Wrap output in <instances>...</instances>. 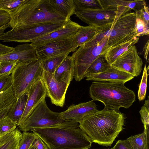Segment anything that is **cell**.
Returning <instances> with one entry per match:
<instances>
[{
	"label": "cell",
	"instance_id": "obj_1",
	"mask_svg": "<svg viewBox=\"0 0 149 149\" xmlns=\"http://www.w3.org/2000/svg\"><path fill=\"white\" fill-rule=\"evenodd\" d=\"M125 117L119 111L104 109L85 117L79 127L93 142L111 146L123 130Z\"/></svg>",
	"mask_w": 149,
	"mask_h": 149
},
{
	"label": "cell",
	"instance_id": "obj_2",
	"mask_svg": "<svg viewBox=\"0 0 149 149\" xmlns=\"http://www.w3.org/2000/svg\"><path fill=\"white\" fill-rule=\"evenodd\" d=\"M73 120L31 131L39 137L48 149H88L93 142Z\"/></svg>",
	"mask_w": 149,
	"mask_h": 149
},
{
	"label": "cell",
	"instance_id": "obj_3",
	"mask_svg": "<svg viewBox=\"0 0 149 149\" xmlns=\"http://www.w3.org/2000/svg\"><path fill=\"white\" fill-rule=\"evenodd\" d=\"M8 25L12 29L20 28L45 23L68 22L53 7L49 0H26L9 13Z\"/></svg>",
	"mask_w": 149,
	"mask_h": 149
},
{
	"label": "cell",
	"instance_id": "obj_4",
	"mask_svg": "<svg viewBox=\"0 0 149 149\" xmlns=\"http://www.w3.org/2000/svg\"><path fill=\"white\" fill-rule=\"evenodd\" d=\"M123 82L94 81L89 88L90 97L104 105V109L119 111L121 107L127 109L136 100L134 92Z\"/></svg>",
	"mask_w": 149,
	"mask_h": 149
},
{
	"label": "cell",
	"instance_id": "obj_5",
	"mask_svg": "<svg viewBox=\"0 0 149 149\" xmlns=\"http://www.w3.org/2000/svg\"><path fill=\"white\" fill-rule=\"evenodd\" d=\"M42 71L41 61L38 60L17 64L11 74L16 99L28 92L35 82L41 77Z\"/></svg>",
	"mask_w": 149,
	"mask_h": 149
},
{
	"label": "cell",
	"instance_id": "obj_6",
	"mask_svg": "<svg viewBox=\"0 0 149 149\" xmlns=\"http://www.w3.org/2000/svg\"><path fill=\"white\" fill-rule=\"evenodd\" d=\"M107 37L94 45L84 44L73 53L72 56L74 62V78L80 81L85 77L86 72L94 60L100 55L105 54L107 51Z\"/></svg>",
	"mask_w": 149,
	"mask_h": 149
},
{
	"label": "cell",
	"instance_id": "obj_7",
	"mask_svg": "<svg viewBox=\"0 0 149 149\" xmlns=\"http://www.w3.org/2000/svg\"><path fill=\"white\" fill-rule=\"evenodd\" d=\"M66 22L43 23L24 28L12 29L1 35L0 40L3 42H31L60 28Z\"/></svg>",
	"mask_w": 149,
	"mask_h": 149
},
{
	"label": "cell",
	"instance_id": "obj_8",
	"mask_svg": "<svg viewBox=\"0 0 149 149\" xmlns=\"http://www.w3.org/2000/svg\"><path fill=\"white\" fill-rule=\"evenodd\" d=\"M65 120L62 118L61 112H55L49 108L45 98L18 128L20 131L28 132L57 125Z\"/></svg>",
	"mask_w": 149,
	"mask_h": 149
},
{
	"label": "cell",
	"instance_id": "obj_9",
	"mask_svg": "<svg viewBox=\"0 0 149 149\" xmlns=\"http://www.w3.org/2000/svg\"><path fill=\"white\" fill-rule=\"evenodd\" d=\"M136 19L135 13H128L119 17L113 23L106 35L107 51L137 37L134 31Z\"/></svg>",
	"mask_w": 149,
	"mask_h": 149
},
{
	"label": "cell",
	"instance_id": "obj_10",
	"mask_svg": "<svg viewBox=\"0 0 149 149\" xmlns=\"http://www.w3.org/2000/svg\"><path fill=\"white\" fill-rule=\"evenodd\" d=\"M74 14L88 25L102 26L113 23L117 19V9L112 7L92 9L77 6Z\"/></svg>",
	"mask_w": 149,
	"mask_h": 149
},
{
	"label": "cell",
	"instance_id": "obj_11",
	"mask_svg": "<svg viewBox=\"0 0 149 149\" xmlns=\"http://www.w3.org/2000/svg\"><path fill=\"white\" fill-rule=\"evenodd\" d=\"M143 65L142 60L134 45L120 55L111 65L134 77L140 74Z\"/></svg>",
	"mask_w": 149,
	"mask_h": 149
},
{
	"label": "cell",
	"instance_id": "obj_12",
	"mask_svg": "<svg viewBox=\"0 0 149 149\" xmlns=\"http://www.w3.org/2000/svg\"><path fill=\"white\" fill-rule=\"evenodd\" d=\"M41 78L46 90L47 96L49 97L52 103L57 106L63 107L69 84L57 81L53 74L42 70Z\"/></svg>",
	"mask_w": 149,
	"mask_h": 149
},
{
	"label": "cell",
	"instance_id": "obj_13",
	"mask_svg": "<svg viewBox=\"0 0 149 149\" xmlns=\"http://www.w3.org/2000/svg\"><path fill=\"white\" fill-rule=\"evenodd\" d=\"M81 26L70 19L60 28L34 39L30 44L36 49L49 42L72 38Z\"/></svg>",
	"mask_w": 149,
	"mask_h": 149
},
{
	"label": "cell",
	"instance_id": "obj_14",
	"mask_svg": "<svg viewBox=\"0 0 149 149\" xmlns=\"http://www.w3.org/2000/svg\"><path fill=\"white\" fill-rule=\"evenodd\" d=\"M72 38L47 43L36 49L38 60L41 61L47 58L63 54L68 55L74 52Z\"/></svg>",
	"mask_w": 149,
	"mask_h": 149
},
{
	"label": "cell",
	"instance_id": "obj_15",
	"mask_svg": "<svg viewBox=\"0 0 149 149\" xmlns=\"http://www.w3.org/2000/svg\"><path fill=\"white\" fill-rule=\"evenodd\" d=\"M28 93L26 107L18 126L22 124L26 120L34 110L47 96L46 90L41 77L33 84Z\"/></svg>",
	"mask_w": 149,
	"mask_h": 149
},
{
	"label": "cell",
	"instance_id": "obj_16",
	"mask_svg": "<svg viewBox=\"0 0 149 149\" xmlns=\"http://www.w3.org/2000/svg\"><path fill=\"white\" fill-rule=\"evenodd\" d=\"M97 111V106L92 100L76 105L72 104L61 112V116L65 120H74L79 124L85 117Z\"/></svg>",
	"mask_w": 149,
	"mask_h": 149
},
{
	"label": "cell",
	"instance_id": "obj_17",
	"mask_svg": "<svg viewBox=\"0 0 149 149\" xmlns=\"http://www.w3.org/2000/svg\"><path fill=\"white\" fill-rule=\"evenodd\" d=\"M87 81L125 83L133 79L131 74L120 70L112 66L105 71L97 74L89 75L86 77Z\"/></svg>",
	"mask_w": 149,
	"mask_h": 149
},
{
	"label": "cell",
	"instance_id": "obj_18",
	"mask_svg": "<svg viewBox=\"0 0 149 149\" xmlns=\"http://www.w3.org/2000/svg\"><path fill=\"white\" fill-rule=\"evenodd\" d=\"M38 60L36 49L28 43L17 45L12 51L0 56V61L18 60L20 62Z\"/></svg>",
	"mask_w": 149,
	"mask_h": 149
},
{
	"label": "cell",
	"instance_id": "obj_19",
	"mask_svg": "<svg viewBox=\"0 0 149 149\" xmlns=\"http://www.w3.org/2000/svg\"><path fill=\"white\" fill-rule=\"evenodd\" d=\"M103 8L112 7L117 9V18L126 14L132 10L138 12L146 6L144 0L124 1L121 0H100Z\"/></svg>",
	"mask_w": 149,
	"mask_h": 149
},
{
	"label": "cell",
	"instance_id": "obj_20",
	"mask_svg": "<svg viewBox=\"0 0 149 149\" xmlns=\"http://www.w3.org/2000/svg\"><path fill=\"white\" fill-rule=\"evenodd\" d=\"M106 25L101 26L94 25L85 26H81L72 38L74 52L77 49L78 47L83 45L92 39Z\"/></svg>",
	"mask_w": 149,
	"mask_h": 149
},
{
	"label": "cell",
	"instance_id": "obj_21",
	"mask_svg": "<svg viewBox=\"0 0 149 149\" xmlns=\"http://www.w3.org/2000/svg\"><path fill=\"white\" fill-rule=\"evenodd\" d=\"M74 62L71 56H67L53 74L57 81L69 84L74 77Z\"/></svg>",
	"mask_w": 149,
	"mask_h": 149
},
{
	"label": "cell",
	"instance_id": "obj_22",
	"mask_svg": "<svg viewBox=\"0 0 149 149\" xmlns=\"http://www.w3.org/2000/svg\"><path fill=\"white\" fill-rule=\"evenodd\" d=\"M28 96L27 92L16 99L7 114L6 116L13 121L17 126L24 111Z\"/></svg>",
	"mask_w": 149,
	"mask_h": 149
},
{
	"label": "cell",
	"instance_id": "obj_23",
	"mask_svg": "<svg viewBox=\"0 0 149 149\" xmlns=\"http://www.w3.org/2000/svg\"><path fill=\"white\" fill-rule=\"evenodd\" d=\"M139 39V37H134L129 41L109 49L105 54L106 58L109 64L111 65L122 53L137 43Z\"/></svg>",
	"mask_w": 149,
	"mask_h": 149
},
{
	"label": "cell",
	"instance_id": "obj_24",
	"mask_svg": "<svg viewBox=\"0 0 149 149\" xmlns=\"http://www.w3.org/2000/svg\"><path fill=\"white\" fill-rule=\"evenodd\" d=\"M54 8L68 20L74 14L77 6L73 0H49Z\"/></svg>",
	"mask_w": 149,
	"mask_h": 149
},
{
	"label": "cell",
	"instance_id": "obj_25",
	"mask_svg": "<svg viewBox=\"0 0 149 149\" xmlns=\"http://www.w3.org/2000/svg\"><path fill=\"white\" fill-rule=\"evenodd\" d=\"M22 137V133L18 128L0 137V149H18Z\"/></svg>",
	"mask_w": 149,
	"mask_h": 149
},
{
	"label": "cell",
	"instance_id": "obj_26",
	"mask_svg": "<svg viewBox=\"0 0 149 149\" xmlns=\"http://www.w3.org/2000/svg\"><path fill=\"white\" fill-rule=\"evenodd\" d=\"M16 100L12 86L0 93V118L6 116Z\"/></svg>",
	"mask_w": 149,
	"mask_h": 149
},
{
	"label": "cell",
	"instance_id": "obj_27",
	"mask_svg": "<svg viewBox=\"0 0 149 149\" xmlns=\"http://www.w3.org/2000/svg\"><path fill=\"white\" fill-rule=\"evenodd\" d=\"M111 65L107 60L105 54L99 55L88 68L85 77L89 75L102 72L109 68Z\"/></svg>",
	"mask_w": 149,
	"mask_h": 149
},
{
	"label": "cell",
	"instance_id": "obj_28",
	"mask_svg": "<svg viewBox=\"0 0 149 149\" xmlns=\"http://www.w3.org/2000/svg\"><path fill=\"white\" fill-rule=\"evenodd\" d=\"M149 127L141 134L132 136L127 139L133 149H149Z\"/></svg>",
	"mask_w": 149,
	"mask_h": 149
},
{
	"label": "cell",
	"instance_id": "obj_29",
	"mask_svg": "<svg viewBox=\"0 0 149 149\" xmlns=\"http://www.w3.org/2000/svg\"><path fill=\"white\" fill-rule=\"evenodd\" d=\"M63 54L47 58L41 61L42 70L54 74L55 71L68 56Z\"/></svg>",
	"mask_w": 149,
	"mask_h": 149
},
{
	"label": "cell",
	"instance_id": "obj_30",
	"mask_svg": "<svg viewBox=\"0 0 149 149\" xmlns=\"http://www.w3.org/2000/svg\"><path fill=\"white\" fill-rule=\"evenodd\" d=\"M17 126L16 124L7 116L0 118V137L13 132Z\"/></svg>",
	"mask_w": 149,
	"mask_h": 149
},
{
	"label": "cell",
	"instance_id": "obj_31",
	"mask_svg": "<svg viewBox=\"0 0 149 149\" xmlns=\"http://www.w3.org/2000/svg\"><path fill=\"white\" fill-rule=\"evenodd\" d=\"M37 136L33 132H23L22 138L19 143L18 149H30Z\"/></svg>",
	"mask_w": 149,
	"mask_h": 149
},
{
	"label": "cell",
	"instance_id": "obj_32",
	"mask_svg": "<svg viewBox=\"0 0 149 149\" xmlns=\"http://www.w3.org/2000/svg\"><path fill=\"white\" fill-rule=\"evenodd\" d=\"M148 69V66L147 67L146 64L144 68L141 81L139 85L138 97L140 101L143 100L145 98L147 88V80L149 74L147 73Z\"/></svg>",
	"mask_w": 149,
	"mask_h": 149
},
{
	"label": "cell",
	"instance_id": "obj_33",
	"mask_svg": "<svg viewBox=\"0 0 149 149\" xmlns=\"http://www.w3.org/2000/svg\"><path fill=\"white\" fill-rule=\"evenodd\" d=\"M26 0H0V9L8 13L24 3Z\"/></svg>",
	"mask_w": 149,
	"mask_h": 149
},
{
	"label": "cell",
	"instance_id": "obj_34",
	"mask_svg": "<svg viewBox=\"0 0 149 149\" xmlns=\"http://www.w3.org/2000/svg\"><path fill=\"white\" fill-rule=\"evenodd\" d=\"M134 31L137 37L139 38L143 36L148 35L149 33V25L146 24L137 15Z\"/></svg>",
	"mask_w": 149,
	"mask_h": 149
},
{
	"label": "cell",
	"instance_id": "obj_35",
	"mask_svg": "<svg viewBox=\"0 0 149 149\" xmlns=\"http://www.w3.org/2000/svg\"><path fill=\"white\" fill-rule=\"evenodd\" d=\"M19 62L18 60L0 61V77L6 74L10 75Z\"/></svg>",
	"mask_w": 149,
	"mask_h": 149
},
{
	"label": "cell",
	"instance_id": "obj_36",
	"mask_svg": "<svg viewBox=\"0 0 149 149\" xmlns=\"http://www.w3.org/2000/svg\"><path fill=\"white\" fill-rule=\"evenodd\" d=\"M77 6L92 9L103 8L100 0H73Z\"/></svg>",
	"mask_w": 149,
	"mask_h": 149
},
{
	"label": "cell",
	"instance_id": "obj_37",
	"mask_svg": "<svg viewBox=\"0 0 149 149\" xmlns=\"http://www.w3.org/2000/svg\"><path fill=\"white\" fill-rule=\"evenodd\" d=\"M149 98L145 101L143 106L141 107L139 113L141 119L143 124L144 130L149 127Z\"/></svg>",
	"mask_w": 149,
	"mask_h": 149
},
{
	"label": "cell",
	"instance_id": "obj_38",
	"mask_svg": "<svg viewBox=\"0 0 149 149\" xmlns=\"http://www.w3.org/2000/svg\"><path fill=\"white\" fill-rule=\"evenodd\" d=\"M12 86L11 75H4L0 77V93L5 91Z\"/></svg>",
	"mask_w": 149,
	"mask_h": 149
},
{
	"label": "cell",
	"instance_id": "obj_39",
	"mask_svg": "<svg viewBox=\"0 0 149 149\" xmlns=\"http://www.w3.org/2000/svg\"><path fill=\"white\" fill-rule=\"evenodd\" d=\"M147 25H149V12L148 6H146L140 11L135 13Z\"/></svg>",
	"mask_w": 149,
	"mask_h": 149
},
{
	"label": "cell",
	"instance_id": "obj_40",
	"mask_svg": "<svg viewBox=\"0 0 149 149\" xmlns=\"http://www.w3.org/2000/svg\"><path fill=\"white\" fill-rule=\"evenodd\" d=\"M110 149H133L131 144L127 139L118 141L115 145Z\"/></svg>",
	"mask_w": 149,
	"mask_h": 149
},
{
	"label": "cell",
	"instance_id": "obj_41",
	"mask_svg": "<svg viewBox=\"0 0 149 149\" xmlns=\"http://www.w3.org/2000/svg\"><path fill=\"white\" fill-rule=\"evenodd\" d=\"M10 19V15L9 13L0 9V28L8 24Z\"/></svg>",
	"mask_w": 149,
	"mask_h": 149
},
{
	"label": "cell",
	"instance_id": "obj_42",
	"mask_svg": "<svg viewBox=\"0 0 149 149\" xmlns=\"http://www.w3.org/2000/svg\"><path fill=\"white\" fill-rule=\"evenodd\" d=\"M32 146L37 149H48L47 145L37 135L33 143Z\"/></svg>",
	"mask_w": 149,
	"mask_h": 149
},
{
	"label": "cell",
	"instance_id": "obj_43",
	"mask_svg": "<svg viewBox=\"0 0 149 149\" xmlns=\"http://www.w3.org/2000/svg\"><path fill=\"white\" fill-rule=\"evenodd\" d=\"M14 49V47L8 46L0 43V56L12 51Z\"/></svg>",
	"mask_w": 149,
	"mask_h": 149
},
{
	"label": "cell",
	"instance_id": "obj_44",
	"mask_svg": "<svg viewBox=\"0 0 149 149\" xmlns=\"http://www.w3.org/2000/svg\"><path fill=\"white\" fill-rule=\"evenodd\" d=\"M149 51V40L146 44L143 49V52L144 53V56L145 58L147 60Z\"/></svg>",
	"mask_w": 149,
	"mask_h": 149
},
{
	"label": "cell",
	"instance_id": "obj_45",
	"mask_svg": "<svg viewBox=\"0 0 149 149\" xmlns=\"http://www.w3.org/2000/svg\"><path fill=\"white\" fill-rule=\"evenodd\" d=\"M9 26L7 24L0 28V36L4 33L5 30Z\"/></svg>",
	"mask_w": 149,
	"mask_h": 149
},
{
	"label": "cell",
	"instance_id": "obj_46",
	"mask_svg": "<svg viewBox=\"0 0 149 149\" xmlns=\"http://www.w3.org/2000/svg\"><path fill=\"white\" fill-rule=\"evenodd\" d=\"M30 149H37L36 148H35V147L32 146L31 147V148Z\"/></svg>",
	"mask_w": 149,
	"mask_h": 149
},
{
	"label": "cell",
	"instance_id": "obj_47",
	"mask_svg": "<svg viewBox=\"0 0 149 149\" xmlns=\"http://www.w3.org/2000/svg\"></svg>",
	"mask_w": 149,
	"mask_h": 149
}]
</instances>
